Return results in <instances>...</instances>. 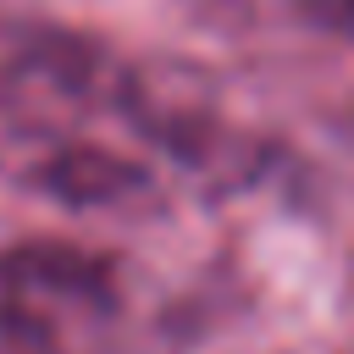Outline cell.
<instances>
[{
    "label": "cell",
    "instance_id": "cell-6",
    "mask_svg": "<svg viewBox=\"0 0 354 354\" xmlns=\"http://www.w3.org/2000/svg\"><path fill=\"white\" fill-rule=\"evenodd\" d=\"M288 11L310 33H326L337 44H354V0H288Z\"/></svg>",
    "mask_w": 354,
    "mask_h": 354
},
{
    "label": "cell",
    "instance_id": "cell-2",
    "mask_svg": "<svg viewBox=\"0 0 354 354\" xmlns=\"http://www.w3.org/2000/svg\"><path fill=\"white\" fill-rule=\"evenodd\" d=\"M116 72L122 61L94 33L33 22L11 39L0 61V105L22 133H61L94 105H111Z\"/></svg>",
    "mask_w": 354,
    "mask_h": 354
},
{
    "label": "cell",
    "instance_id": "cell-4",
    "mask_svg": "<svg viewBox=\"0 0 354 354\" xmlns=\"http://www.w3.org/2000/svg\"><path fill=\"white\" fill-rule=\"evenodd\" d=\"M28 183L39 194H50L55 205H66V210H111V216H127V210H149L160 199V183H155V171L144 160L116 155V149L88 144V138L50 144L28 166Z\"/></svg>",
    "mask_w": 354,
    "mask_h": 354
},
{
    "label": "cell",
    "instance_id": "cell-1",
    "mask_svg": "<svg viewBox=\"0 0 354 354\" xmlns=\"http://www.w3.org/2000/svg\"><path fill=\"white\" fill-rule=\"evenodd\" d=\"M111 111L144 144H155L160 155H171L183 171H194L210 188H243L271 160V149L254 133L227 122V105H221V88L210 83V72H199L194 61H177V55L122 61Z\"/></svg>",
    "mask_w": 354,
    "mask_h": 354
},
{
    "label": "cell",
    "instance_id": "cell-5",
    "mask_svg": "<svg viewBox=\"0 0 354 354\" xmlns=\"http://www.w3.org/2000/svg\"><path fill=\"white\" fill-rule=\"evenodd\" d=\"M0 354H72V337L17 304H0Z\"/></svg>",
    "mask_w": 354,
    "mask_h": 354
},
{
    "label": "cell",
    "instance_id": "cell-3",
    "mask_svg": "<svg viewBox=\"0 0 354 354\" xmlns=\"http://www.w3.org/2000/svg\"><path fill=\"white\" fill-rule=\"evenodd\" d=\"M122 299L116 260L66 238H22L0 254V304H17L72 337L83 321H105Z\"/></svg>",
    "mask_w": 354,
    "mask_h": 354
}]
</instances>
